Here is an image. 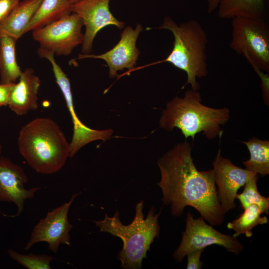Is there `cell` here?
Returning <instances> with one entry per match:
<instances>
[{"mask_svg":"<svg viewBox=\"0 0 269 269\" xmlns=\"http://www.w3.org/2000/svg\"><path fill=\"white\" fill-rule=\"evenodd\" d=\"M192 146L186 140L176 143L157 161L164 205L171 215L180 216L186 206L195 208L212 226L222 224L224 213L218 198L213 169L199 171L191 156Z\"/></svg>","mask_w":269,"mask_h":269,"instance_id":"cell-1","label":"cell"},{"mask_svg":"<svg viewBox=\"0 0 269 269\" xmlns=\"http://www.w3.org/2000/svg\"><path fill=\"white\" fill-rule=\"evenodd\" d=\"M18 151L37 173L59 171L70 157V143L58 124L50 118H35L25 124L18 137Z\"/></svg>","mask_w":269,"mask_h":269,"instance_id":"cell-2","label":"cell"},{"mask_svg":"<svg viewBox=\"0 0 269 269\" xmlns=\"http://www.w3.org/2000/svg\"><path fill=\"white\" fill-rule=\"evenodd\" d=\"M198 90L187 91L183 97L175 96L166 104L159 121L160 128L172 131L174 128L180 130L185 139L200 133L209 139L221 137V127L227 123L230 112L228 108L215 109L201 103Z\"/></svg>","mask_w":269,"mask_h":269,"instance_id":"cell-3","label":"cell"},{"mask_svg":"<svg viewBox=\"0 0 269 269\" xmlns=\"http://www.w3.org/2000/svg\"><path fill=\"white\" fill-rule=\"evenodd\" d=\"M143 201L135 206V214L132 223L124 225L117 210L112 217L105 214L103 220L93 221L100 232H106L121 239L122 249L118 252L117 258L121 261V267L124 269H140L142 260L155 238H158L160 226L158 218L159 213L150 208L146 218L143 213Z\"/></svg>","mask_w":269,"mask_h":269,"instance_id":"cell-4","label":"cell"},{"mask_svg":"<svg viewBox=\"0 0 269 269\" xmlns=\"http://www.w3.org/2000/svg\"><path fill=\"white\" fill-rule=\"evenodd\" d=\"M159 29L170 31L174 36L173 48L164 59L150 65L166 62L184 71L187 80L182 89L190 85L193 90H198L197 79L208 74L207 34L201 23L195 19L177 24L171 17L164 18Z\"/></svg>","mask_w":269,"mask_h":269,"instance_id":"cell-5","label":"cell"},{"mask_svg":"<svg viewBox=\"0 0 269 269\" xmlns=\"http://www.w3.org/2000/svg\"><path fill=\"white\" fill-rule=\"evenodd\" d=\"M230 48L242 55L253 68L269 72V29L265 20L236 17L232 19Z\"/></svg>","mask_w":269,"mask_h":269,"instance_id":"cell-6","label":"cell"},{"mask_svg":"<svg viewBox=\"0 0 269 269\" xmlns=\"http://www.w3.org/2000/svg\"><path fill=\"white\" fill-rule=\"evenodd\" d=\"M185 230L182 232L180 244L173 253V258L181 263L189 252L204 249L212 245L222 246L238 255L244 249L243 244L237 237L223 234L205 223L201 217L194 218L189 211L186 218Z\"/></svg>","mask_w":269,"mask_h":269,"instance_id":"cell-7","label":"cell"},{"mask_svg":"<svg viewBox=\"0 0 269 269\" xmlns=\"http://www.w3.org/2000/svg\"><path fill=\"white\" fill-rule=\"evenodd\" d=\"M83 23L76 13L71 12L62 18L32 31L34 40L39 48L57 55H68L82 44Z\"/></svg>","mask_w":269,"mask_h":269,"instance_id":"cell-8","label":"cell"},{"mask_svg":"<svg viewBox=\"0 0 269 269\" xmlns=\"http://www.w3.org/2000/svg\"><path fill=\"white\" fill-rule=\"evenodd\" d=\"M38 54L47 59L51 63L56 82L58 85L65 101L73 124V134L70 142V157L73 156L80 148L96 140L104 141L110 138L113 131L111 129L97 130L85 125L78 118L73 105V97L69 79L54 58V54L39 50Z\"/></svg>","mask_w":269,"mask_h":269,"instance_id":"cell-9","label":"cell"},{"mask_svg":"<svg viewBox=\"0 0 269 269\" xmlns=\"http://www.w3.org/2000/svg\"><path fill=\"white\" fill-rule=\"evenodd\" d=\"M81 193L73 194L68 202L48 212L45 218L39 220L33 228L24 247L25 250L41 242H46L48 249L55 253L60 244L71 245L69 233L73 226L69 221L68 214L73 201Z\"/></svg>","mask_w":269,"mask_h":269,"instance_id":"cell-10","label":"cell"},{"mask_svg":"<svg viewBox=\"0 0 269 269\" xmlns=\"http://www.w3.org/2000/svg\"><path fill=\"white\" fill-rule=\"evenodd\" d=\"M110 0H84L72 4L71 11L82 19L85 27L82 54H90L94 40L99 31L108 25L122 29L125 23L118 20L109 9Z\"/></svg>","mask_w":269,"mask_h":269,"instance_id":"cell-11","label":"cell"},{"mask_svg":"<svg viewBox=\"0 0 269 269\" xmlns=\"http://www.w3.org/2000/svg\"><path fill=\"white\" fill-rule=\"evenodd\" d=\"M212 166L218 198L226 214L236 207L235 200L238 190L256 173L234 165L230 160L222 156L220 149Z\"/></svg>","mask_w":269,"mask_h":269,"instance_id":"cell-12","label":"cell"},{"mask_svg":"<svg viewBox=\"0 0 269 269\" xmlns=\"http://www.w3.org/2000/svg\"><path fill=\"white\" fill-rule=\"evenodd\" d=\"M142 30L140 24H137L135 29L128 26L123 30L118 43L110 50L99 55L79 54L77 59L91 58L102 59L109 67V77H116L118 71L125 68L132 70L135 66L139 55L136 42Z\"/></svg>","mask_w":269,"mask_h":269,"instance_id":"cell-13","label":"cell"},{"mask_svg":"<svg viewBox=\"0 0 269 269\" xmlns=\"http://www.w3.org/2000/svg\"><path fill=\"white\" fill-rule=\"evenodd\" d=\"M27 181V176L19 165L10 159L0 156V202H7L15 204L19 216L22 212L25 201L32 198L40 187L30 189L24 188Z\"/></svg>","mask_w":269,"mask_h":269,"instance_id":"cell-14","label":"cell"},{"mask_svg":"<svg viewBox=\"0 0 269 269\" xmlns=\"http://www.w3.org/2000/svg\"><path fill=\"white\" fill-rule=\"evenodd\" d=\"M40 80L33 69L27 68L22 73L18 82L13 84L8 106L18 116L26 115L36 110L38 106V94Z\"/></svg>","mask_w":269,"mask_h":269,"instance_id":"cell-15","label":"cell"},{"mask_svg":"<svg viewBox=\"0 0 269 269\" xmlns=\"http://www.w3.org/2000/svg\"><path fill=\"white\" fill-rule=\"evenodd\" d=\"M42 0L19 1L0 23V36L7 35L18 40L26 28Z\"/></svg>","mask_w":269,"mask_h":269,"instance_id":"cell-16","label":"cell"},{"mask_svg":"<svg viewBox=\"0 0 269 269\" xmlns=\"http://www.w3.org/2000/svg\"><path fill=\"white\" fill-rule=\"evenodd\" d=\"M267 0H220L217 7L218 16L232 19L243 17L265 20Z\"/></svg>","mask_w":269,"mask_h":269,"instance_id":"cell-17","label":"cell"},{"mask_svg":"<svg viewBox=\"0 0 269 269\" xmlns=\"http://www.w3.org/2000/svg\"><path fill=\"white\" fill-rule=\"evenodd\" d=\"M68 0H42L25 33L43 27L72 12Z\"/></svg>","mask_w":269,"mask_h":269,"instance_id":"cell-18","label":"cell"},{"mask_svg":"<svg viewBox=\"0 0 269 269\" xmlns=\"http://www.w3.org/2000/svg\"><path fill=\"white\" fill-rule=\"evenodd\" d=\"M17 40L7 35L0 36V84L16 83L22 73L15 57V43Z\"/></svg>","mask_w":269,"mask_h":269,"instance_id":"cell-19","label":"cell"},{"mask_svg":"<svg viewBox=\"0 0 269 269\" xmlns=\"http://www.w3.org/2000/svg\"><path fill=\"white\" fill-rule=\"evenodd\" d=\"M247 147L250 158L243 161L246 169L261 176L269 174V141L253 137L243 141Z\"/></svg>","mask_w":269,"mask_h":269,"instance_id":"cell-20","label":"cell"},{"mask_svg":"<svg viewBox=\"0 0 269 269\" xmlns=\"http://www.w3.org/2000/svg\"><path fill=\"white\" fill-rule=\"evenodd\" d=\"M244 210V212L238 218L227 225L228 229L234 231L233 236L237 238L241 234H245L248 238L251 237L253 235L252 230L255 226L268 222L267 216H261L263 212L257 204H250Z\"/></svg>","mask_w":269,"mask_h":269,"instance_id":"cell-21","label":"cell"},{"mask_svg":"<svg viewBox=\"0 0 269 269\" xmlns=\"http://www.w3.org/2000/svg\"><path fill=\"white\" fill-rule=\"evenodd\" d=\"M258 174H255L249 178L244 185L243 191L236 195L240 202L241 207L245 209L252 204L258 205L263 213L269 214V198L262 196L259 192L257 188Z\"/></svg>","mask_w":269,"mask_h":269,"instance_id":"cell-22","label":"cell"},{"mask_svg":"<svg viewBox=\"0 0 269 269\" xmlns=\"http://www.w3.org/2000/svg\"><path fill=\"white\" fill-rule=\"evenodd\" d=\"M7 253L13 260L28 269H50V264L53 259L47 255H23L12 249L8 250Z\"/></svg>","mask_w":269,"mask_h":269,"instance_id":"cell-23","label":"cell"},{"mask_svg":"<svg viewBox=\"0 0 269 269\" xmlns=\"http://www.w3.org/2000/svg\"><path fill=\"white\" fill-rule=\"evenodd\" d=\"M204 249H197L192 251L187 254V269H201L202 268L203 263L200 261V257Z\"/></svg>","mask_w":269,"mask_h":269,"instance_id":"cell-24","label":"cell"},{"mask_svg":"<svg viewBox=\"0 0 269 269\" xmlns=\"http://www.w3.org/2000/svg\"><path fill=\"white\" fill-rule=\"evenodd\" d=\"M253 68L261 79L263 95L264 100L268 103L269 96V73L263 71L257 67Z\"/></svg>","mask_w":269,"mask_h":269,"instance_id":"cell-25","label":"cell"},{"mask_svg":"<svg viewBox=\"0 0 269 269\" xmlns=\"http://www.w3.org/2000/svg\"><path fill=\"white\" fill-rule=\"evenodd\" d=\"M20 0H0V23L20 1Z\"/></svg>","mask_w":269,"mask_h":269,"instance_id":"cell-26","label":"cell"},{"mask_svg":"<svg viewBox=\"0 0 269 269\" xmlns=\"http://www.w3.org/2000/svg\"><path fill=\"white\" fill-rule=\"evenodd\" d=\"M14 84H0V108L8 106L10 93Z\"/></svg>","mask_w":269,"mask_h":269,"instance_id":"cell-27","label":"cell"},{"mask_svg":"<svg viewBox=\"0 0 269 269\" xmlns=\"http://www.w3.org/2000/svg\"><path fill=\"white\" fill-rule=\"evenodd\" d=\"M220 0H206L207 11L209 13L213 12L217 9Z\"/></svg>","mask_w":269,"mask_h":269,"instance_id":"cell-28","label":"cell"},{"mask_svg":"<svg viewBox=\"0 0 269 269\" xmlns=\"http://www.w3.org/2000/svg\"><path fill=\"white\" fill-rule=\"evenodd\" d=\"M82 0H68V1H69V2L71 4H74L75 3H76L77 2H79L81 1H82Z\"/></svg>","mask_w":269,"mask_h":269,"instance_id":"cell-29","label":"cell"},{"mask_svg":"<svg viewBox=\"0 0 269 269\" xmlns=\"http://www.w3.org/2000/svg\"><path fill=\"white\" fill-rule=\"evenodd\" d=\"M1 152H2V145L1 143H0V155L1 153Z\"/></svg>","mask_w":269,"mask_h":269,"instance_id":"cell-30","label":"cell"}]
</instances>
